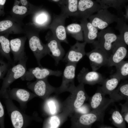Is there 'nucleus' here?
Segmentation results:
<instances>
[{
    "label": "nucleus",
    "instance_id": "11",
    "mask_svg": "<svg viewBox=\"0 0 128 128\" xmlns=\"http://www.w3.org/2000/svg\"><path fill=\"white\" fill-rule=\"evenodd\" d=\"M62 71L53 70L48 68L39 66L29 69L21 78L23 80L30 81L34 78L42 79L50 76L59 77L62 74Z\"/></svg>",
    "mask_w": 128,
    "mask_h": 128
},
{
    "label": "nucleus",
    "instance_id": "29",
    "mask_svg": "<svg viewBox=\"0 0 128 128\" xmlns=\"http://www.w3.org/2000/svg\"><path fill=\"white\" fill-rule=\"evenodd\" d=\"M35 18V21L36 24L41 26H46L47 28L51 23V14L47 11L39 12Z\"/></svg>",
    "mask_w": 128,
    "mask_h": 128
},
{
    "label": "nucleus",
    "instance_id": "40",
    "mask_svg": "<svg viewBox=\"0 0 128 128\" xmlns=\"http://www.w3.org/2000/svg\"><path fill=\"white\" fill-rule=\"evenodd\" d=\"M125 14L123 16L125 21L127 22L128 20V5H126L125 7Z\"/></svg>",
    "mask_w": 128,
    "mask_h": 128
},
{
    "label": "nucleus",
    "instance_id": "39",
    "mask_svg": "<svg viewBox=\"0 0 128 128\" xmlns=\"http://www.w3.org/2000/svg\"><path fill=\"white\" fill-rule=\"evenodd\" d=\"M47 105L50 113L54 114L56 112V107L55 104L52 100L48 101L47 102Z\"/></svg>",
    "mask_w": 128,
    "mask_h": 128
},
{
    "label": "nucleus",
    "instance_id": "24",
    "mask_svg": "<svg viewBox=\"0 0 128 128\" xmlns=\"http://www.w3.org/2000/svg\"><path fill=\"white\" fill-rule=\"evenodd\" d=\"M61 7V13L67 18L69 16L77 17V14L78 0H65Z\"/></svg>",
    "mask_w": 128,
    "mask_h": 128
},
{
    "label": "nucleus",
    "instance_id": "16",
    "mask_svg": "<svg viewBox=\"0 0 128 128\" xmlns=\"http://www.w3.org/2000/svg\"><path fill=\"white\" fill-rule=\"evenodd\" d=\"M29 47L33 53L39 66H41L40 63L41 59L47 55L48 50L46 45L41 42L37 35H33L29 38Z\"/></svg>",
    "mask_w": 128,
    "mask_h": 128
},
{
    "label": "nucleus",
    "instance_id": "14",
    "mask_svg": "<svg viewBox=\"0 0 128 128\" xmlns=\"http://www.w3.org/2000/svg\"><path fill=\"white\" fill-rule=\"evenodd\" d=\"M87 43L84 41L80 43L77 41L76 43L71 46L62 59L63 61L77 64L86 55L85 48Z\"/></svg>",
    "mask_w": 128,
    "mask_h": 128
},
{
    "label": "nucleus",
    "instance_id": "8",
    "mask_svg": "<svg viewBox=\"0 0 128 128\" xmlns=\"http://www.w3.org/2000/svg\"><path fill=\"white\" fill-rule=\"evenodd\" d=\"M77 64L68 63L63 72L62 82L60 87L57 88V91L62 92L69 91L72 92L75 87L74 83L75 71Z\"/></svg>",
    "mask_w": 128,
    "mask_h": 128
},
{
    "label": "nucleus",
    "instance_id": "4",
    "mask_svg": "<svg viewBox=\"0 0 128 128\" xmlns=\"http://www.w3.org/2000/svg\"><path fill=\"white\" fill-rule=\"evenodd\" d=\"M119 17L111 14L107 9H101L96 14H92L89 18L90 22L98 30H102L110 24L117 22Z\"/></svg>",
    "mask_w": 128,
    "mask_h": 128
},
{
    "label": "nucleus",
    "instance_id": "1",
    "mask_svg": "<svg viewBox=\"0 0 128 128\" xmlns=\"http://www.w3.org/2000/svg\"><path fill=\"white\" fill-rule=\"evenodd\" d=\"M113 102V101L110 99L102 107L91 110L87 114H81L75 113L73 118V127L77 128H91L96 122H103L105 110Z\"/></svg>",
    "mask_w": 128,
    "mask_h": 128
},
{
    "label": "nucleus",
    "instance_id": "19",
    "mask_svg": "<svg viewBox=\"0 0 128 128\" xmlns=\"http://www.w3.org/2000/svg\"><path fill=\"white\" fill-rule=\"evenodd\" d=\"M83 32L84 41L87 43H93L97 38L98 33V29L85 18L80 20Z\"/></svg>",
    "mask_w": 128,
    "mask_h": 128
},
{
    "label": "nucleus",
    "instance_id": "12",
    "mask_svg": "<svg viewBox=\"0 0 128 128\" xmlns=\"http://www.w3.org/2000/svg\"><path fill=\"white\" fill-rule=\"evenodd\" d=\"M5 103L14 128L24 127L26 124V119L23 114L17 108L10 99L5 98Z\"/></svg>",
    "mask_w": 128,
    "mask_h": 128
},
{
    "label": "nucleus",
    "instance_id": "31",
    "mask_svg": "<svg viewBox=\"0 0 128 128\" xmlns=\"http://www.w3.org/2000/svg\"><path fill=\"white\" fill-rule=\"evenodd\" d=\"M110 120L116 127L119 128H126L125 121L118 110H115L113 112Z\"/></svg>",
    "mask_w": 128,
    "mask_h": 128
},
{
    "label": "nucleus",
    "instance_id": "21",
    "mask_svg": "<svg viewBox=\"0 0 128 128\" xmlns=\"http://www.w3.org/2000/svg\"><path fill=\"white\" fill-rule=\"evenodd\" d=\"M105 95L102 91L101 87H98L95 93L88 99L91 110L99 108L110 101V99L106 98Z\"/></svg>",
    "mask_w": 128,
    "mask_h": 128
},
{
    "label": "nucleus",
    "instance_id": "28",
    "mask_svg": "<svg viewBox=\"0 0 128 128\" xmlns=\"http://www.w3.org/2000/svg\"><path fill=\"white\" fill-rule=\"evenodd\" d=\"M10 42L5 36L0 34V54L8 61H12L10 55Z\"/></svg>",
    "mask_w": 128,
    "mask_h": 128
},
{
    "label": "nucleus",
    "instance_id": "43",
    "mask_svg": "<svg viewBox=\"0 0 128 128\" xmlns=\"http://www.w3.org/2000/svg\"><path fill=\"white\" fill-rule=\"evenodd\" d=\"M100 128H113L112 127L110 126H104V125L100 127Z\"/></svg>",
    "mask_w": 128,
    "mask_h": 128
},
{
    "label": "nucleus",
    "instance_id": "25",
    "mask_svg": "<svg viewBox=\"0 0 128 128\" xmlns=\"http://www.w3.org/2000/svg\"><path fill=\"white\" fill-rule=\"evenodd\" d=\"M128 0H96L103 9L114 8L118 11L121 12L123 8L126 5Z\"/></svg>",
    "mask_w": 128,
    "mask_h": 128
},
{
    "label": "nucleus",
    "instance_id": "35",
    "mask_svg": "<svg viewBox=\"0 0 128 128\" xmlns=\"http://www.w3.org/2000/svg\"><path fill=\"white\" fill-rule=\"evenodd\" d=\"M13 24L12 22L9 20H3L0 21V33L5 32L11 27Z\"/></svg>",
    "mask_w": 128,
    "mask_h": 128
},
{
    "label": "nucleus",
    "instance_id": "13",
    "mask_svg": "<svg viewBox=\"0 0 128 128\" xmlns=\"http://www.w3.org/2000/svg\"><path fill=\"white\" fill-rule=\"evenodd\" d=\"M102 9L100 5L94 0H79L77 17L88 18L94 13Z\"/></svg>",
    "mask_w": 128,
    "mask_h": 128
},
{
    "label": "nucleus",
    "instance_id": "18",
    "mask_svg": "<svg viewBox=\"0 0 128 128\" xmlns=\"http://www.w3.org/2000/svg\"><path fill=\"white\" fill-rule=\"evenodd\" d=\"M36 96H37L34 93L26 90L15 88L11 90L9 89L8 90L7 98L17 101L23 107L28 102Z\"/></svg>",
    "mask_w": 128,
    "mask_h": 128
},
{
    "label": "nucleus",
    "instance_id": "17",
    "mask_svg": "<svg viewBox=\"0 0 128 128\" xmlns=\"http://www.w3.org/2000/svg\"><path fill=\"white\" fill-rule=\"evenodd\" d=\"M77 78L79 83L91 85L96 84L102 85L105 79L100 73L96 71H90L84 67L80 71Z\"/></svg>",
    "mask_w": 128,
    "mask_h": 128
},
{
    "label": "nucleus",
    "instance_id": "10",
    "mask_svg": "<svg viewBox=\"0 0 128 128\" xmlns=\"http://www.w3.org/2000/svg\"><path fill=\"white\" fill-rule=\"evenodd\" d=\"M46 39L47 41L46 45L48 55L54 59L57 66L63 58L65 54L64 50L61 45V42L54 37L50 31L46 35Z\"/></svg>",
    "mask_w": 128,
    "mask_h": 128
},
{
    "label": "nucleus",
    "instance_id": "33",
    "mask_svg": "<svg viewBox=\"0 0 128 128\" xmlns=\"http://www.w3.org/2000/svg\"><path fill=\"white\" fill-rule=\"evenodd\" d=\"M121 107V114L124 120L127 123H128V101H126L123 104L120 103Z\"/></svg>",
    "mask_w": 128,
    "mask_h": 128
},
{
    "label": "nucleus",
    "instance_id": "44",
    "mask_svg": "<svg viewBox=\"0 0 128 128\" xmlns=\"http://www.w3.org/2000/svg\"><path fill=\"white\" fill-rule=\"evenodd\" d=\"M52 1L56 2H59L61 1V0H51Z\"/></svg>",
    "mask_w": 128,
    "mask_h": 128
},
{
    "label": "nucleus",
    "instance_id": "15",
    "mask_svg": "<svg viewBox=\"0 0 128 128\" xmlns=\"http://www.w3.org/2000/svg\"><path fill=\"white\" fill-rule=\"evenodd\" d=\"M88 58L92 71H96L102 66L107 65L109 58L108 55L102 50L95 49L86 53Z\"/></svg>",
    "mask_w": 128,
    "mask_h": 128
},
{
    "label": "nucleus",
    "instance_id": "37",
    "mask_svg": "<svg viewBox=\"0 0 128 128\" xmlns=\"http://www.w3.org/2000/svg\"><path fill=\"white\" fill-rule=\"evenodd\" d=\"M12 11L16 14L23 15L26 13L27 12V9L25 6L16 5L13 7Z\"/></svg>",
    "mask_w": 128,
    "mask_h": 128
},
{
    "label": "nucleus",
    "instance_id": "23",
    "mask_svg": "<svg viewBox=\"0 0 128 128\" xmlns=\"http://www.w3.org/2000/svg\"><path fill=\"white\" fill-rule=\"evenodd\" d=\"M120 80L115 73L111 76L110 78L105 79L101 87L102 91L105 95H109L115 89Z\"/></svg>",
    "mask_w": 128,
    "mask_h": 128
},
{
    "label": "nucleus",
    "instance_id": "9",
    "mask_svg": "<svg viewBox=\"0 0 128 128\" xmlns=\"http://www.w3.org/2000/svg\"><path fill=\"white\" fill-rule=\"evenodd\" d=\"M27 87L34 93L42 99L45 100L51 93L56 91L57 88L51 85L48 82L47 78L42 79H37L33 82H28Z\"/></svg>",
    "mask_w": 128,
    "mask_h": 128
},
{
    "label": "nucleus",
    "instance_id": "42",
    "mask_svg": "<svg viewBox=\"0 0 128 128\" xmlns=\"http://www.w3.org/2000/svg\"><path fill=\"white\" fill-rule=\"evenodd\" d=\"M6 0H0V5L3 6L5 3Z\"/></svg>",
    "mask_w": 128,
    "mask_h": 128
},
{
    "label": "nucleus",
    "instance_id": "34",
    "mask_svg": "<svg viewBox=\"0 0 128 128\" xmlns=\"http://www.w3.org/2000/svg\"><path fill=\"white\" fill-rule=\"evenodd\" d=\"M91 111L89 104H83L80 107L76 109L74 112L81 114H84L90 113Z\"/></svg>",
    "mask_w": 128,
    "mask_h": 128
},
{
    "label": "nucleus",
    "instance_id": "36",
    "mask_svg": "<svg viewBox=\"0 0 128 128\" xmlns=\"http://www.w3.org/2000/svg\"><path fill=\"white\" fill-rule=\"evenodd\" d=\"M8 64L0 59V79L3 78L8 69Z\"/></svg>",
    "mask_w": 128,
    "mask_h": 128
},
{
    "label": "nucleus",
    "instance_id": "2",
    "mask_svg": "<svg viewBox=\"0 0 128 128\" xmlns=\"http://www.w3.org/2000/svg\"><path fill=\"white\" fill-rule=\"evenodd\" d=\"M27 57L18 61V63L8 69L3 80L0 90V96L4 98H7V91L10 85L15 80L22 77L27 71Z\"/></svg>",
    "mask_w": 128,
    "mask_h": 128
},
{
    "label": "nucleus",
    "instance_id": "6",
    "mask_svg": "<svg viewBox=\"0 0 128 128\" xmlns=\"http://www.w3.org/2000/svg\"><path fill=\"white\" fill-rule=\"evenodd\" d=\"M84 85L82 83H79L71 93L67 104V111L70 110L71 113L74 112L76 109L80 107L88 100L89 97L85 90Z\"/></svg>",
    "mask_w": 128,
    "mask_h": 128
},
{
    "label": "nucleus",
    "instance_id": "7",
    "mask_svg": "<svg viewBox=\"0 0 128 128\" xmlns=\"http://www.w3.org/2000/svg\"><path fill=\"white\" fill-rule=\"evenodd\" d=\"M117 39L113 44L112 53L110 56L107 65L115 66L123 60L128 56L127 45L119 35Z\"/></svg>",
    "mask_w": 128,
    "mask_h": 128
},
{
    "label": "nucleus",
    "instance_id": "20",
    "mask_svg": "<svg viewBox=\"0 0 128 128\" xmlns=\"http://www.w3.org/2000/svg\"><path fill=\"white\" fill-rule=\"evenodd\" d=\"M10 42V51L13 55L15 62H18L27 57L22 40L16 38L11 40Z\"/></svg>",
    "mask_w": 128,
    "mask_h": 128
},
{
    "label": "nucleus",
    "instance_id": "38",
    "mask_svg": "<svg viewBox=\"0 0 128 128\" xmlns=\"http://www.w3.org/2000/svg\"><path fill=\"white\" fill-rule=\"evenodd\" d=\"M0 127L5 128V112L3 106L0 100Z\"/></svg>",
    "mask_w": 128,
    "mask_h": 128
},
{
    "label": "nucleus",
    "instance_id": "32",
    "mask_svg": "<svg viewBox=\"0 0 128 128\" xmlns=\"http://www.w3.org/2000/svg\"><path fill=\"white\" fill-rule=\"evenodd\" d=\"M60 119L58 117L56 116H52L49 120L48 124L49 125L47 127L49 128H57L60 125Z\"/></svg>",
    "mask_w": 128,
    "mask_h": 128
},
{
    "label": "nucleus",
    "instance_id": "30",
    "mask_svg": "<svg viewBox=\"0 0 128 128\" xmlns=\"http://www.w3.org/2000/svg\"><path fill=\"white\" fill-rule=\"evenodd\" d=\"M116 72L115 73L121 80L127 79L128 76V62L122 61L115 66Z\"/></svg>",
    "mask_w": 128,
    "mask_h": 128
},
{
    "label": "nucleus",
    "instance_id": "26",
    "mask_svg": "<svg viewBox=\"0 0 128 128\" xmlns=\"http://www.w3.org/2000/svg\"><path fill=\"white\" fill-rule=\"evenodd\" d=\"M65 28L66 33L70 35L77 41H84L83 30L80 24L72 23L67 25Z\"/></svg>",
    "mask_w": 128,
    "mask_h": 128
},
{
    "label": "nucleus",
    "instance_id": "5",
    "mask_svg": "<svg viewBox=\"0 0 128 128\" xmlns=\"http://www.w3.org/2000/svg\"><path fill=\"white\" fill-rule=\"evenodd\" d=\"M67 18L61 13L59 15L54 14L52 22L47 28L50 30L53 36L60 42L68 44L65 27V21Z\"/></svg>",
    "mask_w": 128,
    "mask_h": 128
},
{
    "label": "nucleus",
    "instance_id": "41",
    "mask_svg": "<svg viewBox=\"0 0 128 128\" xmlns=\"http://www.w3.org/2000/svg\"><path fill=\"white\" fill-rule=\"evenodd\" d=\"M21 4L23 5H27V2L26 0H20Z\"/></svg>",
    "mask_w": 128,
    "mask_h": 128
},
{
    "label": "nucleus",
    "instance_id": "22",
    "mask_svg": "<svg viewBox=\"0 0 128 128\" xmlns=\"http://www.w3.org/2000/svg\"><path fill=\"white\" fill-rule=\"evenodd\" d=\"M111 99L114 102H118L124 100L128 101V83L126 81L121 83L109 95Z\"/></svg>",
    "mask_w": 128,
    "mask_h": 128
},
{
    "label": "nucleus",
    "instance_id": "3",
    "mask_svg": "<svg viewBox=\"0 0 128 128\" xmlns=\"http://www.w3.org/2000/svg\"><path fill=\"white\" fill-rule=\"evenodd\" d=\"M116 35L110 27L101 30L98 32L97 40L92 43L95 48L100 49L109 56L112 53L113 43L118 39Z\"/></svg>",
    "mask_w": 128,
    "mask_h": 128
},
{
    "label": "nucleus",
    "instance_id": "27",
    "mask_svg": "<svg viewBox=\"0 0 128 128\" xmlns=\"http://www.w3.org/2000/svg\"><path fill=\"white\" fill-rule=\"evenodd\" d=\"M123 16L119 17L115 29L119 32V36L124 43L128 45V26Z\"/></svg>",
    "mask_w": 128,
    "mask_h": 128
}]
</instances>
